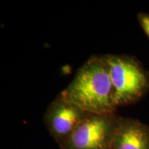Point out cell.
Wrapping results in <instances>:
<instances>
[{
  "label": "cell",
  "mask_w": 149,
  "mask_h": 149,
  "mask_svg": "<svg viewBox=\"0 0 149 149\" xmlns=\"http://www.w3.org/2000/svg\"><path fill=\"white\" fill-rule=\"evenodd\" d=\"M111 149H149V125L120 116Z\"/></svg>",
  "instance_id": "5"
},
{
  "label": "cell",
  "mask_w": 149,
  "mask_h": 149,
  "mask_svg": "<svg viewBox=\"0 0 149 149\" xmlns=\"http://www.w3.org/2000/svg\"><path fill=\"white\" fill-rule=\"evenodd\" d=\"M104 57L117 108L137 103L148 94L149 71L137 57L127 54H107Z\"/></svg>",
  "instance_id": "2"
},
{
  "label": "cell",
  "mask_w": 149,
  "mask_h": 149,
  "mask_svg": "<svg viewBox=\"0 0 149 149\" xmlns=\"http://www.w3.org/2000/svg\"><path fill=\"white\" fill-rule=\"evenodd\" d=\"M59 94L67 101L91 114H111L115 113L118 109L104 55L89 59Z\"/></svg>",
  "instance_id": "1"
},
{
  "label": "cell",
  "mask_w": 149,
  "mask_h": 149,
  "mask_svg": "<svg viewBox=\"0 0 149 149\" xmlns=\"http://www.w3.org/2000/svg\"><path fill=\"white\" fill-rule=\"evenodd\" d=\"M137 21L146 36L149 38V14L146 13H139L137 15Z\"/></svg>",
  "instance_id": "6"
},
{
  "label": "cell",
  "mask_w": 149,
  "mask_h": 149,
  "mask_svg": "<svg viewBox=\"0 0 149 149\" xmlns=\"http://www.w3.org/2000/svg\"><path fill=\"white\" fill-rule=\"evenodd\" d=\"M120 116L91 114L60 146L61 149H111Z\"/></svg>",
  "instance_id": "3"
},
{
  "label": "cell",
  "mask_w": 149,
  "mask_h": 149,
  "mask_svg": "<svg viewBox=\"0 0 149 149\" xmlns=\"http://www.w3.org/2000/svg\"><path fill=\"white\" fill-rule=\"evenodd\" d=\"M89 114L59 94L48 107L44 121L48 133L60 146Z\"/></svg>",
  "instance_id": "4"
}]
</instances>
